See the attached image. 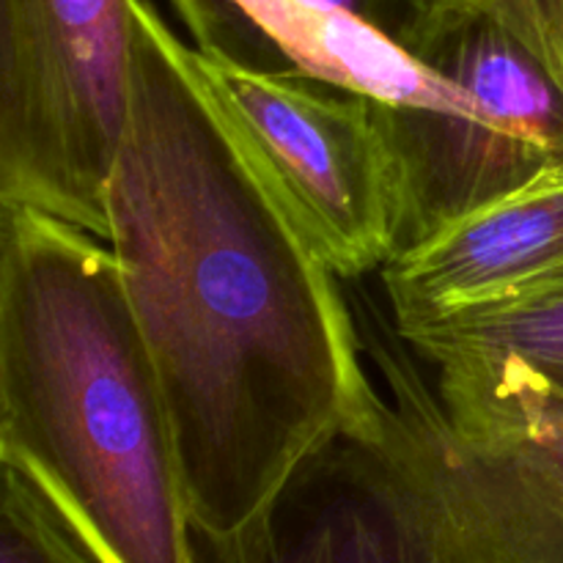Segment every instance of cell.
<instances>
[{
	"label": "cell",
	"mask_w": 563,
	"mask_h": 563,
	"mask_svg": "<svg viewBox=\"0 0 563 563\" xmlns=\"http://www.w3.org/2000/svg\"><path fill=\"white\" fill-rule=\"evenodd\" d=\"M108 245L174 423L192 539L236 550L313 454L388 396L339 275L141 0Z\"/></svg>",
	"instance_id": "cell-1"
},
{
	"label": "cell",
	"mask_w": 563,
	"mask_h": 563,
	"mask_svg": "<svg viewBox=\"0 0 563 563\" xmlns=\"http://www.w3.org/2000/svg\"><path fill=\"white\" fill-rule=\"evenodd\" d=\"M0 460L110 563H192L174 423L115 253L31 207H0Z\"/></svg>",
	"instance_id": "cell-2"
},
{
	"label": "cell",
	"mask_w": 563,
	"mask_h": 563,
	"mask_svg": "<svg viewBox=\"0 0 563 563\" xmlns=\"http://www.w3.org/2000/svg\"><path fill=\"white\" fill-rule=\"evenodd\" d=\"M388 396L377 432H346L291 476L236 550L192 563H537L462 467L438 394L383 313L357 319Z\"/></svg>",
	"instance_id": "cell-3"
},
{
	"label": "cell",
	"mask_w": 563,
	"mask_h": 563,
	"mask_svg": "<svg viewBox=\"0 0 563 563\" xmlns=\"http://www.w3.org/2000/svg\"><path fill=\"white\" fill-rule=\"evenodd\" d=\"M396 42L476 93L478 110L377 102L396 179L394 256L511 192L563 179V91L504 25L423 0Z\"/></svg>",
	"instance_id": "cell-4"
},
{
	"label": "cell",
	"mask_w": 563,
	"mask_h": 563,
	"mask_svg": "<svg viewBox=\"0 0 563 563\" xmlns=\"http://www.w3.org/2000/svg\"><path fill=\"white\" fill-rule=\"evenodd\" d=\"M141 0H0V207L108 242Z\"/></svg>",
	"instance_id": "cell-5"
},
{
	"label": "cell",
	"mask_w": 563,
	"mask_h": 563,
	"mask_svg": "<svg viewBox=\"0 0 563 563\" xmlns=\"http://www.w3.org/2000/svg\"><path fill=\"white\" fill-rule=\"evenodd\" d=\"M192 64L333 273L341 280L379 273L396 251V179L377 99L196 49Z\"/></svg>",
	"instance_id": "cell-6"
},
{
	"label": "cell",
	"mask_w": 563,
	"mask_h": 563,
	"mask_svg": "<svg viewBox=\"0 0 563 563\" xmlns=\"http://www.w3.org/2000/svg\"><path fill=\"white\" fill-rule=\"evenodd\" d=\"M190 47L214 60L306 75L385 104L471 113L476 93L418 60L372 22L322 0H170Z\"/></svg>",
	"instance_id": "cell-7"
},
{
	"label": "cell",
	"mask_w": 563,
	"mask_h": 563,
	"mask_svg": "<svg viewBox=\"0 0 563 563\" xmlns=\"http://www.w3.org/2000/svg\"><path fill=\"white\" fill-rule=\"evenodd\" d=\"M396 333L563 284V179L500 198L379 269Z\"/></svg>",
	"instance_id": "cell-8"
},
{
	"label": "cell",
	"mask_w": 563,
	"mask_h": 563,
	"mask_svg": "<svg viewBox=\"0 0 563 563\" xmlns=\"http://www.w3.org/2000/svg\"><path fill=\"white\" fill-rule=\"evenodd\" d=\"M434 390H526L563 405V284L399 333Z\"/></svg>",
	"instance_id": "cell-9"
},
{
	"label": "cell",
	"mask_w": 563,
	"mask_h": 563,
	"mask_svg": "<svg viewBox=\"0 0 563 563\" xmlns=\"http://www.w3.org/2000/svg\"><path fill=\"white\" fill-rule=\"evenodd\" d=\"M434 388V385H432ZM449 429L563 495V405L526 390H434Z\"/></svg>",
	"instance_id": "cell-10"
},
{
	"label": "cell",
	"mask_w": 563,
	"mask_h": 563,
	"mask_svg": "<svg viewBox=\"0 0 563 563\" xmlns=\"http://www.w3.org/2000/svg\"><path fill=\"white\" fill-rule=\"evenodd\" d=\"M0 563H110V559L27 473L3 465Z\"/></svg>",
	"instance_id": "cell-11"
},
{
	"label": "cell",
	"mask_w": 563,
	"mask_h": 563,
	"mask_svg": "<svg viewBox=\"0 0 563 563\" xmlns=\"http://www.w3.org/2000/svg\"><path fill=\"white\" fill-rule=\"evenodd\" d=\"M504 25L550 71L563 91V0H445Z\"/></svg>",
	"instance_id": "cell-12"
},
{
	"label": "cell",
	"mask_w": 563,
	"mask_h": 563,
	"mask_svg": "<svg viewBox=\"0 0 563 563\" xmlns=\"http://www.w3.org/2000/svg\"><path fill=\"white\" fill-rule=\"evenodd\" d=\"M495 460H498V456H495ZM498 462H504V465L509 467V473L517 478V484L522 487L526 498L531 500L533 511H537V517H539V526H542V531H544V539H548L550 553L555 555V561L563 563V495L542 487V484L533 482L531 476H526L522 471H517V467L509 465L506 460H498Z\"/></svg>",
	"instance_id": "cell-13"
}]
</instances>
